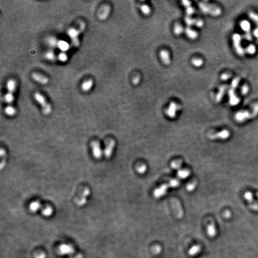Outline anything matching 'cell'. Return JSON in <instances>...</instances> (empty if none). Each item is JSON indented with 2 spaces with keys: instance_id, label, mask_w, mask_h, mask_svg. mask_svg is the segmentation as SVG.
Returning <instances> with one entry per match:
<instances>
[{
  "instance_id": "7",
  "label": "cell",
  "mask_w": 258,
  "mask_h": 258,
  "mask_svg": "<svg viewBox=\"0 0 258 258\" xmlns=\"http://www.w3.org/2000/svg\"><path fill=\"white\" fill-rule=\"evenodd\" d=\"M34 98H35V99L37 101V102L39 104H40L42 108L43 112L44 114L48 115L52 111L51 106L50 105L49 103L47 102L46 99L41 94H40L38 92H37L34 94Z\"/></svg>"
},
{
  "instance_id": "46",
  "label": "cell",
  "mask_w": 258,
  "mask_h": 258,
  "mask_svg": "<svg viewBox=\"0 0 258 258\" xmlns=\"http://www.w3.org/2000/svg\"><path fill=\"white\" fill-rule=\"evenodd\" d=\"M49 44H50V45L52 46H54L57 44V43H56V39H55V38H50L49 40Z\"/></svg>"
},
{
  "instance_id": "38",
  "label": "cell",
  "mask_w": 258,
  "mask_h": 258,
  "mask_svg": "<svg viewBox=\"0 0 258 258\" xmlns=\"http://www.w3.org/2000/svg\"><path fill=\"white\" fill-rule=\"evenodd\" d=\"M46 56L50 60H54L56 59L54 53L53 52H51V51L47 52L46 54Z\"/></svg>"
},
{
  "instance_id": "49",
  "label": "cell",
  "mask_w": 258,
  "mask_h": 258,
  "mask_svg": "<svg viewBox=\"0 0 258 258\" xmlns=\"http://www.w3.org/2000/svg\"><path fill=\"white\" fill-rule=\"evenodd\" d=\"M224 216H225L226 218H229V217L231 216V213H230V212H229V211H226L225 212V213H224Z\"/></svg>"
},
{
  "instance_id": "30",
  "label": "cell",
  "mask_w": 258,
  "mask_h": 258,
  "mask_svg": "<svg viewBox=\"0 0 258 258\" xmlns=\"http://www.w3.org/2000/svg\"><path fill=\"white\" fill-rule=\"evenodd\" d=\"M141 10L145 15H149L151 13V8L147 4H143L141 6Z\"/></svg>"
},
{
  "instance_id": "12",
  "label": "cell",
  "mask_w": 258,
  "mask_h": 258,
  "mask_svg": "<svg viewBox=\"0 0 258 258\" xmlns=\"http://www.w3.org/2000/svg\"><path fill=\"white\" fill-rule=\"evenodd\" d=\"M59 253L61 255H72L75 253L74 248L71 244H62L59 246Z\"/></svg>"
},
{
  "instance_id": "17",
  "label": "cell",
  "mask_w": 258,
  "mask_h": 258,
  "mask_svg": "<svg viewBox=\"0 0 258 258\" xmlns=\"http://www.w3.org/2000/svg\"><path fill=\"white\" fill-rule=\"evenodd\" d=\"M32 78L37 82L41 84H47L49 83V79L45 77L38 73H33L32 74Z\"/></svg>"
},
{
  "instance_id": "27",
  "label": "cell",
  "mask_w": 258,
  "mask_h": 258,
  "mask_svg": "<svg viewBox=\"0 0 258 258\" xmlns=\"http://www.w3.org/2000/svg\"><path fill=\"white\" fill-rule=\"evenodd\" d=\"M41 212L43 216L46 217H50L53 213V209L52 207L46 206L42 210Z\"/></svg>"
},
{
  "instance_id": "9",
  "label": "cell",
  "mask_w": 258,
  "mask_h": 258,
  "mask_svg": "<svg viewBox=\"0 0 258 258\" xmlns=\"http://www.w3.org/2000/svg\"><path fill=\"white\" fill-rule=\"evenodd\" d=\"M240 26L243 31L245 32L244 38L248 41L252 40V35L251 34V26L250 23L247 20H243L240 23Z\"/></svg>"
},
{
  "instance_id": "14",
  "label": "cell",
  "mask_w": 258,
  "mask_h": 258,
  "mask_svg": "<svg viewBox=\"0 0 258 258\" xmlns=\"http://www.w3.org/2000/svg\"><path fill=\"white\" fill-rule=\"evenodd\" d=\"M180 108V106L174 102L170 103L168 108L166 110V114L171 118H173L176 115V112Z\"/></svg>"
},
{
  "instance_id": "2",
  "label": "cell",
  "mask_w": 258,
  "mask_h": 258,
  "mask_svg": "<svg viewBox=\"0 0 258 258\" xmlns=\"http://www.w3.org/2000/svg\"><path fill=\"white\" fill-rule=\"evenodd\" d=\"M85 29V23L83 22H80L79 24L78 28H70L68 31V34L69 36V37L71 39L72 43L75 47H78L80 45V41H79V35L80 33H81Z\"/></svg>"
},
{
  "instance_id": "15",
  "label": "cell",
  "mask_w": 258,
  "mask_h": 258,
  "mask_svg": "<svg viewBox=\"0 0 258 258\" xmlns=\"http://www.w3.org/2000/svg\"><path fill=\"white\" fill-rule=\"evenodd\" d=\"M90 191L89 189L86 188L83 191L80 198L77 200V202H76L77 204L79 206H83V205H84L87 203V198L90 195Z\"/></svg>"
},
{
  "instance_id": "47",
  "label": "cell",
  "mask_w": 258,
  "mask_h": 258,
  "mask_svg": "<svg viewBox=\"0 0 258 258\" xmlns=\"http://www.w3.org/2000/svg\"><path fill=\"white\" fill-rule=\"evenodd\" d=\"M182 4L186 7V8H188V7H190L191 6V2H190V1H183L182 2Z\"/></svg>"
},
{
  "instance_id": "45",
  "label": "cell",
  "mask_w": 258,
  "mask_h": 258,
  "mask_svg": "<svg viewBox=\"0 0 258 258\" xmlns=\"http://www.w3.org/2000/svg\"><path fill=\"white\" fill-rule=\"evenodd\" d=\"M230 77H231V75L228 73H224L221 75V79L223 81L228 80V79L230 78Z\"/></svg>"
},
{
  "instance_id": "1",
  "label": "cell",
  "mask_w": 258,
  "mask_h": 258,
  "mask_svg": "<svg viewBox=\"0 0 258 258\" xmlns=\"http://www.w3.org/2000/svg\"><path fill=\"white\" fill-rule=\"evenodd\" d=\"M252 112L248 111H241L238 112L235 116V120L238 122H243L247 119L255 117L258 114V103L253 105Z\"/></svg>"
},
{
  "instance_id": "22",
  "label": "cell",
  "mask_w": 258,
  "mask_h": 258,
  "mask_svg": "<svg viewBox=\"0 0 258 258\" xmlns=\"http://www.w3.org/2000/svg\"><path fill=\"white\" fill-rule=\"evenodd\" d=\"M185 34L191 40H196L198 37V33L189 27L186 28Z\"/></svg>"
},
{
  "instance_id": "10",
  "label": "cell",
  "mask_w": 258,
  "mask_h": 258,
  "mask_svg": "<svg viewBox=\"0 0 258 258\" xmlns=\"http://www.w3.org/2000/svg\"><path fill=\"white\" fill-rule=\"evenodd\" d=\"M230 136V133L228 130H223L219 132L216 133H211L209 135L208 138L210 139H222V140H225L227 138H228Z\"/></svg>"
},
{
  "instance_id": "16",
  "label": "cell",
  "mask_w": 258,
  "mask_h": 258,
  "mask_svg": "<svg viewBox=\"0 0 258 258\" xmlns=\"http://www.w3.org/2000/svg\"><path fill=\"white\" fill-rule=\"evenodd\" d=\"M111 11V7L109 5H105L102 7L98 13V17L101 20H106L109 16V13Z\"/></svg>"
},
{
  "instance_id": "8",
  "label": "cell",
  "mask_w": 258,
  "mask_h": 258,
  "mask_svg": "<svg viewBox=\"0 0 258 258\" xmlns=\"http://www.w3.org/2000/svg\"><path fill=\"white\" fill-rule=\"evenodd\" d=\"M232 41H233L234 49L237 52V53L238 55L243 56L244 54V50L242 48L241 45V35L238 34H234L232 35Z\"/></svg>"
},
{
  "instance_id": "39",
  "label": "cell",
  "mask_w": 258,
  "mask_h": 258,
  "mask_svg": "<svg viewBox=\"0 0 258 258\" xmlns=\"http://www.w3.org/2000/svg\"><path fill=\"white\" fill-rule=\"evenodd\" d=\"M249 90V87L247 86H246V85H244V86H243L242 87H241V94L243 95H246V94L248 93Z\"/></svg>"
},
{
  "instance_id": "37",
  "label": "cell",
  "mask_w": 258,
  "mask_h": 258,
  "mask_svg": "<svg viewBox=\"0 0 258 258\" xmlns=\"http://www.w3.org/2000/svg\"><path fill=\"white\" fill-rule=\"evenodd\" d=\"M147 166L145 164H141L137 167V171L139 174H144L147 170Z\"/></svg>"
},
{
  "instance_id": "32",
  "label": "cell",
  "mask_w": 258,
  "mask_h": 258,
  "mask_svg": "<svg viewBox=\"0 0 258 258\" xmlns=\"http://www.w3.org/2000/svg\"><path fill=\"white\" fill-rule=\"evenodd\" d=\"M201 250L200 246H194L189 251V255L191 256H194L198 253Z\"/></svg>"
},
{
  "instance_id": "44",
  "label": "cell",
  "mask_w": 258,
  "mask_h": 258,
  "mask_svg": "<svg viewBox=\"0 0 258 258\" xmlns=\"http://www.w3.org/2000/svg\"><path fill=\"white\" fill-rule=\"evenodd\" d=\"M161 247L159 246H158V245H156L153 248V251L154 253H155V254L159 253L161 252Z\"/></svg>"
},
{
  "instance_id": "6",
  "label": "cell",
  "mask_w": 258,
  "mask_h": 258,
  "mask_svg": "<svg viewBox=\"0 0 258 258\" xmlns=\"http://www.w3.org/2000/svg\"><path fill=\"white\" fill-rule=\"evenodd\" d=\"M16 88V83L14 80H9L7 84V93L4 96V100L6 103L11 104L14 100L13 93H14Z\"/></svg>"
},
{
  "instance_id": "4",
  "label": "cell",
  "mask_w": 258,
  "mask_h": 258,
  "mask_svg": "<svg viewBox=\"0 0 258 258\" xmlns=\"http://www.w3.org/2000/svg\"><path fill=\"white\" fill-rule=\"evenodd\" d=\"M179 184H180V182L178 179H173L171 181H170L168 184L162 185L160 187L155 190L154 193V196L155 198H160L167 193V191L170 187L175 188L178 187Z\"/></svg>"
},
{
  "instance_id": "42",
  "label": "cell",
  "mask_w": 258,
  "mask_h": 258,
  "mask_svg": "<svg viewBox=\"0 0 258 258\" xmlns=\"http://www.w3.org/2000/svg\"><path fill=\"white\" fill-rule=\"evenodd\" d=\"M186 12H187V13L188 15L190 16V15H192V14H193L194 13L195 10H194V8H193L191 6H190V7L187 8Z\"/></svg>"
},
{
  "instance_id": "33",
  "label": "cell",
  "mask_w": 258,
  "mask_h": 258,
  "mask_svg": "<svg viewBox=\"0 0 258 258\" xmlns=\"http://www.w3.org/2000/svg\"><path fill=\"white\" fill-rule=\"evenodd\" d=\"M197 19H192V18H191V17H190V16H187V17H185V21L186 23H187L188 25H189V26H192V25H195V26H196V23H197Z\"/></svg>"
},
{
  "instance_id": "23",
  "label": "cell",
  "mask_w": 258,
  "mask_h": 258,
  "mask_svg": "<svg viewBox=\"0 0 258 258\" xmlns=\"http://www.w3.org/2000/svg\"><path fill=\"white\" fill-rule=\"evenodd\" d=\"M41 207V205L39 201H35L30 204L29 209L33 213L37 212Z\"/></svg>"
},
{
  "instance_id": "21",
  "label": "cell",
  "mask_w": 258,
  "mask_h": 258,
  "mask_svg": "<svg viewBox=\"0 0 258 258\" xmlns=\"http://www.w3.org/2000/svg\"><path fill=\"white\" fill-rule=\"evenodd\" d=\"M93 81L92 80H87L85 81L81 85V89L83 91L87 92H89L93 87Z\"/></svg>"
},
{
  "instance_id": "29",
  "label": "cell",
  "mask_w": 258,
  "mask_h": 258,
  "mask_svg": "<svg viewBox=\"0 0 258 258\" xmlns=\"http://www.w3.org/2000/svg\"><path fill=\"white\" fill-rule=\"evenodd\" d=\"M184 32V28L179 23H176L174 27V32L176 35H181Z\"/></svg>"
},
{
  "instance_id": "48",
  "label": "cell",
  "mask_w": 258,
  "mask_h": 258,
  "mask_svg": "<svg viewBox=\"0 0 258 258\" xmlns=\"http://www.w3.org/2000/svg\"><path fill=\"white\" fill-rule=\"evenodd\" d=\"M35 258H46V254L44 253H41L35 256Z\"/></svg>"
},
{
  "instance_id": "28",
  "label": "cell",
  "mask_w": 258,
  "mask_h": 258,
  "mask_svg": "<svg viewBox=\"0 0 258 258\" xmlns=\"http://www.w3.org/2000/svg\"><path fill=\"white\" fill-rule=\"evenodd\" d=\"M5 112L7 115L9 116H14L16 113V110L13 106L9 105L6 107L5 109Z\"/></svg>"
},
{
  "instance_id": "43",
  "label": "cell",
  "mask_w": 258,
  "mask_h": 258,
  "mask_svg": "<svg viewBox=\"0 0 258 258\" xmlns=\"http://www.w3.org/2000/svg\"><path fill=\"white\" fill-rule=\"evenodd\" d=\"M140 80H141V77H140V76H139V75H136V77H135L133 78L132 82H133V83L135 85H137V84H138L139 83Z\"/></svg>"
},
{
  "instance_id": "19",
  "label": "cell",
  "mask_w": 258,
  "mask_h": 258,
  "mask_svg": "<svg viewBox=\"0 0 258 258\" xmlns=\"http://www.w3.org/2000/svg\"><path fill=\"white\" fill-rule=\"evenodd\" d=\"M249 16L250 18L256 23V27L253 31V35L257 38L258 43V14L253 13V12H250L249 14Z\"/></svg>"
},
{
  "instance_id": "5",
  "label": "cell",
  "mask_w": 258,
  "mask_h": 258,
  "mask_svg": "<svg viewBox=\"0 0 258 258\" xmlns=\"http://www.w3.org/2000/svg\"><path fill=\"white\" fill-rule=\"evenodd\" d=\"M199 7L203 13L212 15L213 16H218L220 15L222 13L220 8L213 4L200 2L199 4Z\"/></svg>"
},
{
  "instance_id": "40",
  "label": "cell",
  "mask_w": 258,
  "mask_h": 258,
  "mask_svg": "<svg viewBox=\"0 0 258 258\" xmlns=\"http://www.w3.org/2000/svg\"><path fill=\"white\" fill-rule=\"evenodd\" d=\"M196 185H197V182L196 181L193 182V183H191V184H188L187 185V190L188 191H193L195 188V187H196Z\"/></svg>"
},
{
  "instance_id": "24",
  "label": "cell",
  "mask_w": 258,
  "mask_h": 258,
  "mask_svg": "<svg viewBox=\"0 0 258 258\" xmlns=\"http://www.w3.org/2000/svg\"><path fill=\"white\" fill-rule=\"evenodd\" d=\"M207 233H208V235L211 237H213L216 235V229L215 225L213 223H210L207 226Z\"/></svg>"
},
{
  "instance_id": "34",
  "label": "cell",
  "mask_w": 258,
  "mask_h": 258,
  "mask_svg": "<svg viewBox=\"0 0 258 258\" xmlns=\"http://www.w3.org/2000/svg\"><path fill=\"white\" fill-rule=\"evenodd\" d=\"M192 63L196 67H200L203 65V60L200 58H194L192 60Z\"/></svg>"
},
{
  "instance_id": "20",
  "label": "cell",
  "mask_w": 258,
  "mask_h": 258,
  "mask_svg": "<svg viewBox=\"0 0 258 258\" xmlns=\"http://www.w3.org/2000/svg\"><path fill=\"white\" fill-rule=\"evenodd\" d=\"M226 89H227V86L226 85H223L220 87L219 91L216 96V101L217 102H219L221 101V100L222 99L225 93V91L226 90Z\"/></svg>"
},
{
  "instance_id": "41",
  "label": "cell",
  "mask_w": 258,
  "mask_h": 258,
  "mask_svg": "<svg viewBox=\"0 0 258 258\" xmlns=\"http://www.w3.org/2000/svg\"><path fill=\"white\" fill-rule=\"evenodd\" d=\"M59 59L62 62H65L68 59V56L65 53H62L59 55Z\"/></svg>"
},
{
  "instance_id": "3",
  "label": "cell",
  "mask_w": 258,
  "mask_h": 258,
  "mask_svg": "<svg viewBox=\"0 0 258 258\" xmlns=\"http://www.w3.org/2000/svg\"><path fill=\"white\" fill-rule=\"evenodd\" d=\"M240 83V78L238 77L235 78L232 83L231 88L228 91V95H229V103L232 106H236L240 102V99L235 94V89L238 87Z\"/></svg>"
},
{
  "instance_id": "35",
  "label": "cell",
  "mask_w": 258,
  "mask_h": 258,
  "mask_svg": "<svg viewBox=\"0 0 258 258\" xmlns=\"http://www.w3.org/2000/svg\"><path fill=\"white\" fill-rule=\"evenodd\" d=\"M182 164V161L181 159H178V160H176V161L172 162L171 164V166L173 168L178 169V168L181 167Z\"/></svg>"
},
{
  "instance_id": "18",
  "label": "cell",
  "mask_w": 258,
  "mask_h": 258,
  "mask_svg": "<svg viewBox=\"0 0 258 258\" xmlns=\"http://www.w3.org/2000/svg\"><path fill=\"white\" fill-rule=\"evenodd\" d=\"M160 58L164 65H168L170 63V57L169 52L165 50H162L159 53Z\"/></svg>"
},
{
  "instance_id": "31",
  "label": "cell",
  "mask_w": 258,
  "mask_h": 258,
  "mask_svg": "<svg viewBox=\"0 0 258 258\" xmlns=\"http://www.w3.org/2000/svg\"><path fill=\"white\" fill-rule=\"evenodd\" d=\"M57 45L59 49L62 51H66L69 49V44L65 41H60L57 43Z\"/></svg>"
},
{
  "instance_id": "11",
  "label": "cell",
  "mask_w": 258,
  "mask_h": 258,
  "mask_svg": "<svg viewBox=\"0 0 258 258\" xmlns=\"http://www.w3.org/2000/svg\"><path fill=\"white\" fill-rule=\"evenodd\" d=\"M115 147V142L112 140H109L106 142V145L104 150V154L107 158H111V156L112 155L114 148Z\"/></svg>"
},
{
  "instance_id": "36",
  "label": "cell",
  "mask_w": 258,
  "mask_h": 258,
  "mask_svg": "<svg viewBox=\"0 0 258 258\" xmlns=\"http://www.w3.org/2000/svg\"><path fill=\"white\" fill-rule=\"evenodd\" d=\"M256 51V47L252 44H250V46H249L246 49V53L249 54H253L255 53Z\"/></svg>"
},
{
  "instance_id": "13",
  "label": "cell",
  "mask_w": 258,
  "mask_h": 258,
  "mask_svg": "<svg viewBox=\"0 0 258 258\" xmlns=\"http://www.w3.org/2000/svg\"><path fill=\"white\" fill-rule=\"evenodd\" d=\"M92 149L93 154L95 157V158H97V159L101 158L103 153H102V150L101 149L100 144L98 142L94 141L92 143Z\"/></svg>"
},
{
  "instance_id": "26",
  "label": "cell",
  "mask_w": 258,
  "mask_h": 258,
  "mask_svg": "<svg viewBox=\"0 0 258 258\" xmlns=\"http://www.w3.org/2000/svg\"><path fill=\"white\" fill-rule=\"evenodd\" d=\"M173 205H175V206L176 207V209H177V210H176L177 211V214H178V217L180 218V217H182L183 211H182V209L181 207V205H180L179 202L178 200H176L175 199H173Z\"/></svg>"
},
{
  "instance_id": "25",
  "label": "cell",
  "mask_w": 258,
  "mask_h": 258,
  "mask_svg": "<svg viewBox=\"0 0 258 258\" xmlns=\"http://www.w3.org/2000/svg\"><path fill=\"white\" fill-rule=\"evenodd\" d=\"M190 171L187 170V169H184V170H179L178 173V176L180 179H186L190 175Z\"/></svg>"
}]
</instances>
